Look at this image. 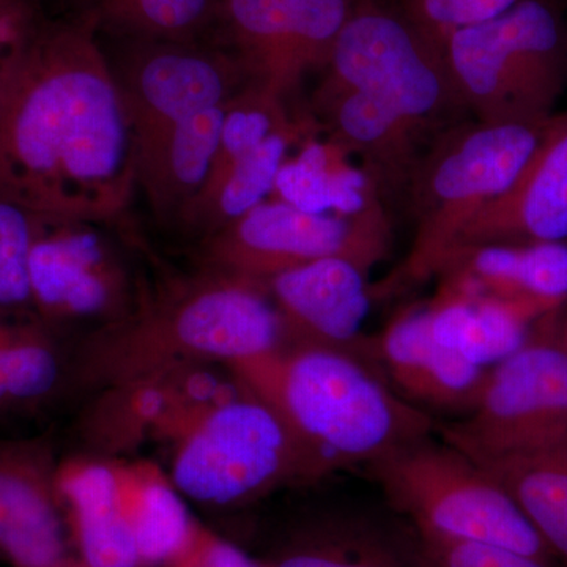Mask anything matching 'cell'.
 <instances>
[{"label": "cell", "mask_w": 567, "mask_h": 567, "mask_svg": "<svg viewBox=\"0 0 567 567\" xmlns=\"http://www.w3.org/2000/svg\"><path fill=\"white\" fill-rule=\"evenodd\" d=\"M226 104L177 123L137 153V183L156 210L183 216L203 192L221 136Z\"/></svg>", "instance_id": "603a6c76"}, {"label": "cell", "mask_w": 567, "mask_h": 567, "mask_svg": "<svg viewBox=\"0 0 567 567\" xmlns=\"http://www.w3.org/2000/svg\"><path fill=\"white\" fill-rule=\"evenodd\" d=\"M164 567H264L259 559L246 555L241 548L196 524L186 546Z\"/></svg>", "instance_id": "836d02e7"}, {"label": "cell", "mask_w": 567, "mask_h": 567, "mask_svg": "<svg viewBox=\"0 0 567 567\" xmlns=\"http://www.w3.org/2000/svg\"><path fill=\"white\" fill-rule=\"evenodd\" d=\"M282 347L262 284L219 275L171 290L104 323L70 357V385L91 391L159 382L203 363L233 365Z\"/></svg>", "instance_id": "3957f363"}, {"label": "cell", "mask_w": 567, "mask_h": 567, "mask_svg": "<svg viewBox=\"0 0 567 567\" xmlns=\"http://www.w3.org/2000/svg\"><path fill=\"white\" fill-rule=\"evenodd\" d=\"M561 338H563V342H565V344L567 347V322L565 324V330L561 331Z\"/></svg>", "instance_id": "d590c367"}, {"label": "cell", "mask_w": 567, "mask_h": 567, "mask_svg": "<svg viewBox=\"0 0 567 567\" xmlns=\"http://www.w3.org/2000/svg\"><path fill=\"white\" fill-rule=\"evenodd\" d=\"M0 309V416L35 412L70 385V357L39 319Z\"/></svg>", "instance_id": "484cf974"}, {"label": "cell", "mask_w": 567, "mask_h": 567, "mask_svg": "<svg viewBox=\"0 0 567 567\" xmlns=\"http://www.w3.org/2000/svg\"><path fill=\"white\" fill-rule=\"evenodd\" d=\"M136 148L117 76L84 29L29 28L0 61V199L47 221L125 210Z\"/></svg>", "instance_id": "6da1fadb"}, {"label": "cell", "mask_w": 567, "mask_h": 567, "mask_svg": "<svg viewBox=\"0 0 567 567\" xmlns=\"http://www.w3.org/2000/svg\"><path fill=\"white\" fill-rule=\"evenodd\" d=\"M316 103L330 128L331 141L364 163L365 173L380 193L410 188L425 153H421V145L427 134L385 104L349 89L322 84Z\"/></svg>", "instance_id": "d6986e66"}, {"label": "cell", "mask_w": 567, "mask_h": 567, "mask_svg": "<svg viewBox=\"0 0 567 567\" xmlns=\"http://www.w3.org/2000/svg\"><path fill=\"white\" fill-rule=\"evenodd\" d=\"M466 111L483 123H544L567 84V25L551 0H518L443 50Z\"/></svg>", "instance_id": "8992f818"}, {"label": "cell", "mask_w": 567, "mask_h": 567, "mask_svg": "<svg viewBox=\"0 0 567 567\" xmlns=\"http://www.w3.org/2000/svg\"><path fill=\"white\" fill-rule=\"evenodd\" d=\"M301 123L290 121L284 100L274 93L264 91L259 85L251 84L248 91L234 95L226 104L221 136L213 159L210 174L205 182L203 192L183 213V218L203 205L221 185L226 175L245 155L262 144L271 134L300 126Z\"/></svg>", "instance_id": "f1b7e54d"}, {"label": "cell", "mask_w": 567, "mask_h": 567, "mask_svg": "<svg viewBox=\"0 0 567 567\" xmlns=\"http://www.w3.org/2000/svg\"><path fill=\"white\" fill-rule=\"evenodd\" d=\"M547 316L517 352L488 369L468 415L436 424L445 442L480 458L567 439V347Z\"/></svg>", "instance_id": "9c48e42d"}, {"label": "cell", "mask_w": 567, "mask_h": 567, "mask_svg": "<svg viewBox=\"0 0 567 567\" xmlns=\"http://www.w3.org/2000/svg\"><path fill=\"white\" fill-rule=\"evenodd\" d=\"M264 567H425L415 529L361 509L320 514L293 529Z\"/></svg>", "instance_id": "ac0fdd59"}, {"label": "cell", "mask_w": 567, "mask_h": 567, "mask_svg": "<svg viewBox=\"0 0 567 567\" xmlns=\"http://www.w3.org/2000/svg\"><path fill=\"white\" fill-rule=\"evenodd\" d=\"M372 2V3H382V0H358V3Z\"/></svg>", "instance_id": "74e56055"}, {"label": "cell", "mask_w": 567, "mask_h": 567, "mask_svg": "<svg viewBox=\"0 0 567 567\" xmlns=\"http://www.w3.org/2000/svg\"><path fill=\"white\" fill-rule=\"evenodd\" d=\"M364 470L416 535L511 548L558 565L505 487L436 432Z\"/></svg>", "instance_id": "5b68a950"}, {"label": "cell", "mask_w": 567, "mask_h": 567, "mask_svg": "<svg viewBox=\"0 0 567 567\" xmlns=\"http://www.w3.org/2000/svg\"><path fill=\"white\" fill-rule=\"evenodd\" d=\"M334 141H306L279 169L275 185L279 200L306 213L358 216L382 210L379 186Z\"/></svg>", "instance_id": "cb8c5ba5"}, {"label": "cell", "mask_w": 567, "mask_h": 567, "mask_svg": "<svg viewBox=\"0 0 567 567\" xmlns=\"http://www.w3.org/2000/svg\"><path fill=\"white\" fill-rule=\"evenodd\" d=\"M229 368L246 393L271 406L286 425L309 484L364 468L435 432L425 410L391 391L382 369L352 354L281 347Z\"/></svg>", "instance_id": "7a4b0ae2"}, {"label": "cell", "mask_w": 567, "mask_h": 567, "mask_svg": "<svg viewBox=\"0 0 567 567\" xmlns=\"http://www.w3.org/2000/svg\"><path fill=\"white\" fill-rule=\"evenodd\" d=\"M50 436L0 440V561L65 567L76 561Z\"/></svg>", "instance_id": "5bb4252c"}, {"label": "cell", "mask_w": 567, "mask_h": 567, "mask_svg": "<svg viewBox=\"0 0 567 567\" xmlns=\"http://www.w3.org/2000/svg\"><path fill=\"white\" fill-rule=\"evenodd\" d=\"M517 2L518 0H404L402 14L443 54L453 33L494 20Z\"/></svg>", "instance_id": "4dcf8cb0"}, {"label": "cell", "mask_w": 567, "mask_h": 567, "mask_svg": "<svg viewBox=\"0 0 567 567\" xmlns=\"http://www.w3.org/2000/svg\"><path fill=\"white\" fill-rule=\"evenodd\" d=\"M237 81L234 63L186 48H153L134 58L117 82L136 155L177 123L229 102Z\"/></svg>", "instance_id": "9a60e30c"}, {"label": "cell", "mask_w": 567, "mask_h": 567, "mask_svg": "<svg viewBox=\"0 0 567 567\" xmlns=\"http://www.w3.org/2000/svg\"><path fill=\"white\" fill-rule=\"evenodd\" d=\"M368 275L352 260L333 257L268 279L264 287L281 320L282 347L334 350L382 369L375 338L361 333L374 300Z\"/></svg>", "instance_id": "4fadbf2b"}, {"label": "cell", "mask_w": 567, "mask_h": 567, "mask_svg": "<svg viewBox=\"0 0 567 567\" xmlns=\"http://www.w3.org/2000/svg\"><path fill=\"white\" fill-rule=\"evenodd\" d=\"M439 276L464 279L483 292L550 315L567 300V245L477 246L456 254Z\"/></svg>", "instance_id": "7402d4cb"}, {"label": "cell", "mask_w": 567, "mask_h": 567, "mask_svg": "<svg viewBox=\"0 0 567 567\" xmlns=\"http://www.w3.org/2000/svg\"><path fill=\"white\" fill-rule=\"evenodd\" d=\"M544 123H458L440 133L410 183L416 233L402 264L372 298L390 297L442 274L458 234L525 169Z\"/></svg>", "instance_id": "277c9868"}, {"label": "cell", "mask_w": 567, "mask_h": 567, "mask_svg": "<svg viewBox=\"0 0 567 567\" xmlns=\"http://www.w3.org/2000/svg\"><path fill=\"white\" fill-rule=\"evenodd\" d=\"M416 536L425 567H555L511 548Z\"/></svg>", "instance_id": "d6a6232c"}, {"label": "cell", "mask_w": 567, "mask_h": 567, "mask_svg": "<svg viewBox=\"0 0 567 567\" xmlns=\"http://www.w3.org/2000/svg\"><path fill=\"white\" fill-rule=\"evenodd\" d=\"M126 520L142 567L167 566L192 537L194 522L171 477L151 464L121 465Z\"/></svg>", "instance_id": "4316f807"}, {"label": "cell", "mask_w": 567, "mask_h": 567, "mask_svg": "<svg viewBox=\"0 0 567 567\" xmlns=\"http://www.w3.org/2000/svg\"><path fill=\"white\" fill-rule=\"evenodd\" d=\"M298 136H303L301 126L267 137L235 164L218 189L189 213L186 221L208 227L213 234L264 204L265 197L275 192L287 151Z\"/></svg>", "instance_id": "83f0119b"}, {"label": "cell", "mask_w": 567, "mask_h": 567, "mask_svg": "<svg viewBox=\"0 0 567 567\" xmlns=\"http://www.w3.org/2000/svg\"><path fill=\"white\" fill-rule=\"evenodd\" d=\"M41 218L0 199V309H32L29 260Z\"/></svg>", "instance_id": "f546056e"}, {"label": "cell", "mask_w": 567, "mask_h": 567, "mask_svg": "<svg viewBox=\"0 0 567 567\" xmlns=\"http://www.w3.org/2000/svg\"><path fill=\"white\" fill-rule=\"evenodd\" d=\"M87 223L41 219L29 260L32 311L48 328L125 316V275Z\"/></svg>", "instance_id": "7c38bea8"}, {"label": "cell", "mask_w": 567, "mask_h": 567, "mask_svg": "<svg viewBox=\"0 0 567 567\" xmlns=\"http://www.w3.org/2000/svg\"><path fill=\"white\" fill-rule=\"evenodd\" d=\"M473 461L505 487L555 559L567 567V439Z\"/></svg>", "instance_id": "d4e9b609"}, {"label": "cell", "mask_w": 567, "mask_h": 567, "mask_svg": "<svg viewBox=\"0 0 567 567\" xmlns=\"http://www.w3.org/2000/svg\"><path fill=\"white\" fill-rule=\"evenodd\" d=\"M390 249L391 223L385 208L341 216L306 213L276 200L257 205L213 233L205 252L223 275L264 286L284 271L333 257L371 271Z\"/></svg>", "instance_id": "30bf717a"}, {"label": "cell", "mask_w": 567, "mask_h": 567, "mask_svg": "<svg viewBox=\"0 0 567 567\" xmlns=\"http://www.w3.org/2000/svg\"><path fill=\"white\" fill-rule=\"evenodd\" d=\"M65 567H85V566H84V565H82V563L80 561V559H76V561H73V563H71V565L65 566Z\"/></svg>", "instance_id": "8d00e7d4"}, {"label": "cell", "mask_w": 567, "mask_h": 567, "mask_svg": "<svg viewBox=\"0 0 567 567\" xmlns=\"http://www.w3.org/2000/svg\"><path fill=\"white\" fill-rule=\"evenodd\" d=\"M212 0H107L112 13L142 31L181 35L200 24Z\"/></svg>", "instance_id": "1f68e13d"}, {"label": "cell", "mask_w": 567, "mask_h": 567, "mask_svg": "<svg viewBox=\"0 0 567 567\" xmlns=\"http://www.w3.org/2000/svg\"><path fill=\"white\" fill-rule=\"evenodd\" d=\"M29 28L31 25L20 7L10 0H0V61L13 50Z\"/></svg>", "instance_id": "e575fe53"}, {"label": "cell", "mask_w": 567, "mask_h": 567, "mask_svg": "<svg viewBox=\"0 0 567 567\" xmlns=\"http://www.w3.org/2000/svg\"><path fill=\"white\" fill-rule=\"evenodd\" d=\"M443 278L439 293L425 305L431 333L481 368H492L517 352L547 316L533 306L483 292L464 279Z\"/></svg>", "instance_id": "44dd1931"}, {"label": "cell", "mask_w": 567, "mask_h": 567, "mask_svg": "<svg viewBox=\"0 0 567 567\" xmlns=\"http://www.w3.org/2000/svg\"><path fill=\"white\" fill-rule=\"evenodd\" d=\"M58 488L74 554L85 567H142L123 506L121 464L73 458Z\"/></svg>", "instance_id": "ffe728a7"}, {"label": "cell", "mask_w": 567, "mask_h": 567, "mask_svg": "<svg viewBox=\"0 0 567 567\" xmlns=\"http://www.w3.org/2000/svg\"><path fill=\"white\" fill-rule=\"evenodd\" d=\"M175 488L212 507H238L309 484L303 457L274 409L246 393L203 410L175 451Z\"/></svg>", "instance_id": "52a82bcc"}, {"label": "cell", "mask_w": 567, "mask_h": 567, "mask_svg": "<svg viewBox=\"0 0 567 567\" xmlns=\"http://www.w3.org/2000/svg\"><path fill=\"white\" fill-rule=\"evenodd\" d=\"M566 238L567 115H554L514 185L466 223L450 260L477 246L544 244Z\"/></svg>", "instance_id": "2e32d148"}, {"label": "cell", "mask_w": 567, "mask_h": 567, "mask_svg": "<svg viewBox=\"0 0 567 567\" xmlns=\"http://www.w3.org/2000/svg\"><path fill=\"white\" fill-rule=\"evenodd\" d=\"M358 0H226L241 70L286 102L309 71L328 65Z\"/></svg>", "instance_id": "8fae6325"}, {"label": "cell", "mask_w": 567, "mask_h": 567, "mask_svg": "<svg viewBox=\"0 0 567 567\" xmlns=\"http://www.w3.org/2000/svg\"><path fill=\"white\" fill-rule=\"evenodd\" d=\"M327 69L323 84L364 93L427 136L465 110L442 52L382 3H358Z\"/></svg>", "instance_id": "ba28073f"}, {"label": "cell", "mask_w": 567, "mask_h": 567, "mask_svg": "<svg viewBox=\"0 0 567 567\" xmlns=\"http://www.w3.org/2000/svg\"><path fill=\"white\" fill-rule=\"evenodd\" d=\"M375 344L379 363L399 394L420 409L453 413L456 420L472 412L491 369L440 344L429 328L425 306L394 317Z\"/></svg>", "instance_id": "e0dca14e"}]
</instances>
